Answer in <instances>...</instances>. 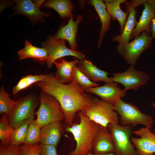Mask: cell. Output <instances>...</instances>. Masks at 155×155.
<instances>
[{
  "label": "cell",
  "mask_w": 155,
  "mask_h": 155,
  "mask_svg": "<svg viewBox=\"0 0 155 155\" xmlns=\"http://www.w3.org/2000/svg\"><path fill=\"white\" fill-rule=\"evenodd\" d=\"M42 92L50 95L58 101L63 112L65 123L71 125L75 114L82 111L92 98L75 81L62 83L51 75L36 84Z\"/></svg>",
  "instance_id": "cell-1"
},
{
  "label": "cell",
  "mask_w": 155,
  "mask_h": 155,
  "mask_svg": "<svg viewBox=\"0 0 155 155\" xmlns=\"http://www.w3.org/2000/svg\"><path fill=\"white\" fill-rule=\"evenodd\" d=\"M78 112L80 122L66 129L76 142L75 149L69 155H86L91 152L101 126L89 119L82 111Z\"/></svg>",
  "instance_id": "cell-2"
},
{
  "label": "cell",
  "mask_w": 155,
  "mask_h": 155,
  "mask_svg": "<svg viewBox=\"0 0 155 155\" xmlns=\"http://www.w3.org/2000/svg\"><path fill=\"white\" fill-rule=\"evenodd\" d=\"M89 119L100 126L108 127L111 124H119L117 113L113 104L97 98H92L82 111Z\"/></svg>",
  "instance_id": "cell-3"
},
{
  "label": "cell",
  "mask_w": 155,
  "mask_h": 155,
  "mask_svg": "<svg viewBox=\"0 0 155 155\" xmlns=\"http://www.w3.org/2000/svg\"><path fill=\"white\" fill-rule=\"evenodd\" d=\"M113 105L115 111L120 117L121 125H140L150 129L152 128L154 122L152 117L142 113L136 106L125 102L121 98L117 100Z\"/></svg>",
  "instance_id": "cell-4"
},
{
  "label": "cell",
  "mask_w": 155,
  "mask_h": 155,
  "mask_svg": "<svg viewBox=\"0 0 155 155\" xmlns=\"http://www.w3.org/2000/svg\"><path fill=\"white\" fill-rule=\"evenodd\" d=\"M39 100L40 104L35 113L37 118L34 121L41 128L50 122L61 121L64 119L60 105L54 97L42 92Z\"/></svg>",
  "instance_id": "cell-5"
},
{
  "label": "cell",
  "mask_w": 155,
  "mask_h": 155,
  "mask_svg": "<svg viewBox=\"0 0 155 155\" xmlns=\"http://www.w3.org/2000/svg\"><path fill=\"white\" fill-rule=\"evenodd\" d=\"M38 100L36 96L30 94L17 101L15 107L8 116L10 125L16 129L34 121L35 110Z\"/></svg>",
  "instance_id": "cell-6"
},
{
  "label": "cell",
  "mask_w": 155,
  "mask_h": 155,
  "mask_svg": "<svg viewBox=\"0 0 155 155\" xmlns=\"http://www.w3.org/2000/svg\"><path fill=\"white\" fill-rule=\"evenodd\" d=\"M152 40L151 36L143 31L131 42L119 44L117 50L128 64L135 65L142 54L151 46Z\"/></svg>",
  "instance_id": "cell-7"
},
{
  "label": "cell",
  "mask_w": 155,
  "mask_h": 155,
  "mask_svg": "<svg viewBox=\"0 0 155 155\" xmlns=\"http://www.w3.org/2000/svg\"><path fill=\"white\" fill-rule=\"evenodd\" d=\"M131 126L119 124L108 125V128L112 137L116 155H138L130 139Z\"/></svg>",
  "instance_id": "cell-8"
},
{
  "label": "cell",
  "mask_w": 155,
  "mask_h": 155,
  "mask_svg": "<svg viewBox=\"0 0 155 155\" xmlns=\"http://www.w3.org/2000/svg\"><path fill=\"white\" fill-rule=\"evenodd\" d=\"M42 48L47 51L48 58L46 61L47 66L51 68L53 62L57 59L66 56H71L80 60L84 59L85 55L81 52L73 51L67 48L64 40H56L50 36L47 40L42 44Z\"/></svg>",
  "instance_id": "cell-9"
},
{
  "label": "cell",
  "mask_w": 155,
  "mask_h": 155,
  "mask_svg": "<svg viewBox=\"0 0 155 155\" xmlns=\"http://www.w3.org/2000/svg\"><path fill=\"white\" fill-rule=\"evenodd\" d=\"M134 65H131L125 71L113 74L111 77L113 82L122 84L125 91L137 90L145 85L150 79V76L144 71L136 70Z\"/></svg>",
  "instance_id": "cell-10"
},
{
  "label": "cell",
  "mask_w": 155,
  "mask_h": 155,
  "mask_svg": "<svg viewBox=\"0 0 155 155\" xmlns=\"http://www.w3.org/2000/svg\"><path fill=\"white\" fill-rule=\"evenodd\" d=\"M133 133L139 138L132 137L131 141L138 155H154L155 154V134L149 128L145 127L134 131Z\"/></svg>",
  "instance_id": "cell-11"
},
{
  "label": "cell",
  "mask_w": 155,
  "mask_h": 155,
  "mask_svg": "<svg viewBox=\"0 0 155 155\" xmlns=\"http://www.w3.org/2000/svg\"><path fill=\"white\" fill-rule=\"evenodd\" d=\"M99 96L102 100L113 104L118 99L125 96L126 91L122 90L118 83L114 82L105 83L103 86L93 87L84 90Z\"/></svg>",
  "instance_id": "cell-12"
},
{
  "label": "cell",
  "mask_w": 155,
  "mask_h": 155,
  "mask_svg": "<svg viewBox=\"0 0 155 155\" xmlns=\"http://www.w3.org/2000/svg\"><path fill=\"white\" fill-rule=\"evenodd\" d=\"M61 121L52 122L41 128L40 142V144L57 146L63 132Z\"/></svg>",
  "instance_id": "cell-13"
},
{
  "label": "cell",
  "mask_w": 155,
  "mask_h": 155,
  "mask_svg": "<svg viewBox=\"0 0 155 155\" xmlns=\"http://www.w3.org/2000/svg\"><path fill=\"white\" fill-rule=\"evenodd\" d=\"M16 5L14 15L22 14L26 16L33 21H41L44 17L49 16L48 14L42 12L35 3L31 0H15Z\"/></svg>",
  "instance_id": "cell-14"
},
{
  "label": "cell",
  "mask_w": 155,
  "mask_h": 155,
  "mask_svg": "<svg viewBox=\"0 0 155 155\" xmlns=\"http://www.w3.org/2000/svg\"><path fill=\"white\" fill-rule=\"evenodd\" d=\"M108 129V127L100 126L92 149L94 154H103L115 152L112 137Z\"/></svg>",
  "instance_id": "cell-15"
},
{
  "label": "cell",
  "mask_w": 155,
  "mask_h": 155,
  "mask_svg": "<svg viewBox=\"0 0 155 155\" xmlns=\"http://www.w3.org/2000/svg\"><path fill=\"white\" fill-rule=\"evenodd\" d=\"M78 64L80 70L92 81L113 82L111 77H108V73L99 69L91 61L84 59L80 60Z\"/></svg>",
  "instance_id": "cell-16"
},
{
  "label": "cell",
  "mask_w": 155,
  "mask_h": 155,
  "mask_svg": "<svg viewBox=\"0 0 155 155\" xmlns=\"http://www.w3.org/2000/svg\"><path fill=\"white\" fill-rule=\"evenodd\" d=\"M82 19V16H78L75 21L71 17L67 24L62 27L53 37L56 40L63 39L67 40L69 44L71 49L76 51L77 44L76 36L78 24Z\"/></svg>",
  "instance_id": "cell-17"
},
{
  "label": "cell",
  "mask_w": 155,
  "mask_h": 155,
  "mask_svg": "<svg viewBox=\"0 0 155 155\" xmlns=\"http://www.w3.org/2000/svg\"><path fill=\"white\" fill-rule=\"evenodd\" d=\"M127 10L128 12V16L125 23L123 32L120 34L114 36L112 40L117 42L119 44H125L129 42L131 39L133 31L137 23L136 18L137 11L135 8L125 2Z\"/></svg>",
  "instance_id": "cell-18"
},
{
  "label": "cell",
  "mask_w": 155,
  "mask_h": 155,
  "mask_svg": "<svg viewBox=\"0 0 155 155\" xmlns=\"http://www.w3.org/2000/svg\"><path fill=\"white\" fill-rule=\"evenodd\" d=\"M143 5L144 8L133 31L131 39L140 35L143 31L150 35V24L152 20L155 18V14L151 6L147 2Z\"/></svg>",
  "instance_id": "cell-19"
},
{
  "label": "cell",
  "mask_w": 155,
  "mask_h": 155,
  "mask_svg": "<svg viewBox=\"0 0 155 155\" xmlns=\"http://www.w3.org/2000/svg\"><path fill=\"white\" fill-rule=\"evenodd\" d=\"M17 53L20 60L32 58L41 64L46 61L48 57V53L45 49L34 46L28 40L25 41L24 47Z\"/></svg>",
  "instance_id": "cell-20"
},
{
  "label": "cell",
  "mask_w": 155,
  "mask_h": 155,
  "mask_svg": "<svg viewBox=\"0 0 155 155\" xmlns=\"http://www.w3.org/2000/svg\"><path fill=\"white\" fill-rule=\"evenodd\" d=\"M79 61L76 59L69 61L63 59L61 62L56 61L53 62L57 69L55 78L63 84L71 82L73 80V71L74 66L77 65Z\"/></svg>",
  "instance_id": "cell-21"
},
{
  "label": "cell",
  "mask_w": 155,
  "mask_h": 155,
  "mask_svg": "<svg viewBox=\"0 0 155 155\" xmlns=\"http://www.w3.org/2000/svg\"><path fill=\"white\" fill-rule=\"evenodd\" d=\"M107 11L113 18L118 21L120 26V32H123L127 19L128 13L123 11L121 9L120 4L125 3V0H107L104 1Z\"/></svg>",
  "instance_id": "cell-22"
},
{
  "label": "cell",
  "mask_w": 155,
  "mask_h": 155,
  "mask_svg": "<svg viewBox=\"0 0 155 155\" xmlns=\"http://www.w3.org/2000/svg\"><path fill=\"white\" fill-rule=\"evenodd\" d=\"M98 13L101 23V28L98 47H100L106 32L110 27L111 16L108 13L105 3L100 0H92L91 1Z\"/></svg>",
  "instance_id": "cell-23"
},
{
  "label": "cell",
  "mask_w": 155,
  "mask_h": 155,
  "mask_svg": "<svg viewBox=\"0 0 155 155\" xmlns=\"http://www.w3.org/2000/svg\"><path fill=\"white\" fill-rule=\"evenodd\" d=\"M43 7L51 8L55 10L62 18L73 17V6L69 1L64 0H47L42 4Z\"/></svg>",
  "instance_id": "cell-24"
},
{
  "label": "cell",
  "mask_w": 155,
  "mask_h": 155,
  "mask_svg": "<svg viewBox=\"0 0 155 155\" xmlns=\"http://www.w3.org/2000/svg\"><path fill=\"white\" fill-rule=\"evenodd\" d=\"M47 75H28L22 77L13 88V94H17L21 90L28 87L32 84L44 80L47 78Z\"/></svg>",
  "instance_id": "cell-25"
},
{
  "label": "cell",
  "mask_w": 155,
  "mask_h": 155,
  "mask_svg": "<svg viewBox=\"0 0 155 155\" xmlns=\"http://www.w3.org/2000/svg\"><path fill=\"white\" fill-rule=\"evenodd\" d=\"M14 128L9 124L8 116L3 114L0 121V139L1 144L8 146L11 144V137Z\"/></svg>",
  "instance_id": "cell-26"
},
{
  "label": "cell",
  "mask_w": 155,
  "mask_h": 155,
  "mask_svg": "<svg viewBox=\"0 0 155 155\" xmlns=\"http://www.w3.org/2000/svg\"><path fill=\"white\" fill-rule=\"evenodd\" d=\"M17 102L10 98L9 95L5 90L2 86L0 89V113L8 116L11 113Z\"/></svg>",
  "instance_id": "cell-27"
},
{
  "label": "cell",
  "mask_w": 155,
  "mask_h": 155,
  "mask_svg": "<svg viewBox=\"0 0 155 155\" xmlns=\"http://www.w3.org/2000/svg\"><path fill=\"white\" fill-rule=\"evenodd\" d=\"M73 80L75 81L84 90L93 87L99 86L96 83L91 81L79 69L77 65L73 67Z\"/></svg>",
  "instance_id": "cell-28"
},
{
  "label": "cell",
  "mask_w": 155,
  "mask_h": 155,
  "mask_svg": "<svg viewBox=\"0 0 155 155\" xmlns=\"http://www.w3.org/2000/svg\"><path fill=\"white\" fill-rule=\"evenodd\" d=\"M41 128L34 120L28 124L24 144H34L40 142Z\"/></svg>",
  "instance_id": "cell-29"
},
{
  "label": "cell",
  "mask_w": 155,
  "mask_h": 155,
  "mask_svg": "<svg viewBox=\"0 0 155 155\" xmlns=\"http://www.w3.org/2000/svg\"><path fill=\"white\" fill-rule=\"evenodd\" d=\"M28 126V124H25L13 129L11 135L10 144L19 146L24 144Z\"/></svg>",
  "instance_id": "cell-30"
},
{
  "label": "cell",
  "mask_w": 155,
  "mask_h": 155,
  "mask_svg": "<svg viewBox=\"0 0 155 155\" xmlns=\"http://www.w3.org/2000/svg\"><path fill=\"white\" fill-rule=\"evenodd\" d=\"M41 150L40 144H24L20 146V155H40Z\"/></svg>",
  "instance_id": "cell-31"
},
{
  "label": "cell",
  "mask_w": 155,
  "mask_h": 155,
  "mask_svg": "<svg viewBox=\"0 0 155 155\" xmlns=\"http://www.w3.org/2000/svg\"><path fill=\"white\" fill-rule=\"evenodd\" d=\"M20 146L11 144L4 146L1 144L0 155H20Z\"/></svg>",
  "instance_id": "cell-32"
},
{
  "label": "cell",
  "mask_w": 155,
  "mask_h": 155,
  "mask_svg": "<svg viewBox=\"0 0 155 155\" xmlns=\"http://www.w3.org/2000/svg\"><path fill=\"white\" fill-rule=\"evenodd\" d=\"M41 150L40 155H58L55 146L40 144Z\"/></svg>",
  "instance_id": "cell-33"
},
{
  "label": "cell",
  "mask_w": 155,
  "mask_h": 155,
  "mask_svg": "<svg viewBox=\"0 0 155 155\" xmlns=\"http://www.w3.org/2000/svg\"><path fill=\"white\" fill-rule=\"evenodd\" d=\"M150 30L151 37L155 39V18L152 21L150 24Z\"/></svg>",
  "instance_id": "cell-34"
},
{
  "label": "cell",
  "mask_w": 155,
  "mask_h": 155,
  "mask_svg": "<svg viewBox=\"0 0 155 155\" xmlns=\"http://www.w3.org/2000/svg\"><path fill=\"white\" fill-rule=\"evenodd\" d=\"M147 3L151 6L155 14V0H147Z\"/></svg>",
  "instance_id": "cell-35"
},
{
  "label": "cell",
  "mask_w": 155,
  "mask_h": 155,
  "mask_svg": "<svg viewBox=\"0 0 155 155\" xmlns=\"http://www.w3.org/2000/svg\"><path fill=\"white\" fill-rule=\"evenodd\" d=\"M86 155H115L113 153H110L106 154H93L90 152L87 154Z\"/></svg>",
  "instance_id": "cell-36"
},
{
  "label": "cell",
  "mask_w": 155,
  "mask_h": 155,
  "mask_svg": "<svg viewBox=\"0 0 155 155\" xmlns=\"http://www.w3.org/2000/svg\"><path fill=\"white\" fill-rule=\"evenodd\" d=\"M151 105L154 108H155V102H152L151 103Z\"/></svg>",
  "instance_id": "cell-37"
},
{
  "label": "cell",
  "mask_w": 155,
  "mask_h": 155,
  "mask_svg": "<svg viewBox=\"0 0 155 155\" xmlns=\"http://www.w3.org/2000/svg\"><path fill=\"white\" fill-rule=\"evenodd\" d=\"M154 134H155V129L154 130Z\"/></svg>",
  "instance_id": "cell-38"
},
{
  "label": "cell",
  "mask_w": 155,
  "mask_h": 155,
  "mask_svg": "<svg viewBox=\"0 0 155 155\" xmlns=\"http://www.w3.org/2000/svg\"><path fill=\"white\" fill-rule=\"evenodd\" d=\"M154 155H155V154H154Z\"/></svg>",
  "instance_id": "cell-39"
},
{
  "label": "cell",
  "mask_w": 155,
  "mask_h": 155,
  "mask_svg": "<svg viewBox=\"0 0 155 155\" xmlns=\"http://www.w3.org/2000/svg\"></svg>",
  "instance_id": "cell-40"
}]
</instances>
